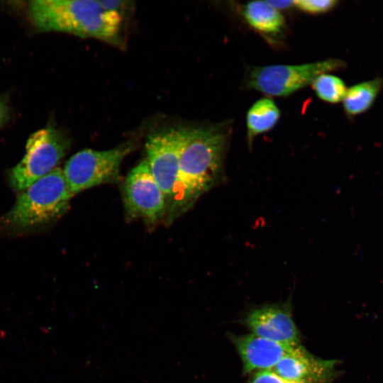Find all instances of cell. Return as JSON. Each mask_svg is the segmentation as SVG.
Here are the masks:
<instances>
[{"label": "cell", "mask_w": 383, "mask_h": 383, "mask_svg": "<svg viewBox=\"0 0 383 383\" xmlns=\"http://www.w3.org/2000/svg\"><path fill=\"white\" fill-rule=\"evenodd\" d=\"M342 62L328 59L301 65H272L252 67L245 77V86L269 96L283 97L312 84L320 74L340 68Z\"/></svg>", "instance_id": "5b68a950"}, {"label": "cell", "mask_w": 383, "mask_h": 383, "mask_svg": "<svg viewBox=\"0 0 383 383\" xmlns=\"http://www.w3.org/2000/svg\"><path fill=\"white\" fill-rule=\"evenodd\" d=\"M280 118L277 105L270 98L256 101L246 114L247 138L249 144L255 136L272 130Z\"/></svg>", "instance_id": "4fadbf2b"}, {"label": "cell", "mask_w": 383, "mask_h": 383, "mask_svg": "<svg viewBox=\"0 0 383 383\" xmlns=\"http://www.w3.org/2000/svg\"><path fill=\"white\" fill-rule=\"evenodd\" d=\"M8 116V107L6 102L0 98V126L4 124Z\"/></svg>", "instance_id": "ffe728a7"}, {"label": "cell", "mask_w": 383, "mask_h": 383, "mask_svg": "<svg viewBox=\"0 0 383 383\" xmlns=\"http://www.w3.org/2000/svg\"><path fill=\"white\" fill-rule=\"evenodd\" d=\"M131 148V143H126L106 150L84 149L72 155L62 170L71 194L74 196L96 186L115 182Z\"/></svg>", "instance_id": "8992f818"}, {"label": "cell", "mask_w": 383, "mask_h": 383, "mask_svg": "<svg viewBox=\"0 0 383 383\" xmlns=\"http://www.w3.org/2000/svg\"><path fill=\"white\" fill-rule=\"evenodd\" d=\"M380 87L381 81L373 79L347 89L343 100L345 112L351 116L365 112L374 101Z\"/></svg>", "instance_id": "5bb4252c"}, {"label": "cell", "mask_w": 383, "mask_h": 383, "mask_svg": "<svg viewBox=\"0 0 383 383\" xmlns=\"http://www.w3.org/2000/svg\"><path fill=\"white\" fill-rule=\"evenodd\" d=\"M123 201L127 214L153 224L167 216L166 197L157 183L146 160L127 175L123 184Z\"/></svg>", "instance_id": "52a82bcc"}, {"label": "cell", "mask_w": 383, "mask_h": 383, "mask_svg": "<svg viewBox=\"0 0 383 383\" xmlns=\"http://www.w3.org/2000/svg\"><path fill=\"white\" fill-rule=\"evenodd\" d=\"M72 196L62 170L56 167L18 194L13 207L0 217V229L24 233L44 228L63 216Z\"/></svg>", "instance_id": "3957f363"}, {"label": "cell", "mask_w": 383, "mask_h": 383, "mask_svg": "<svg viewBox=\"0 0 383 383\" xmlns=\"http://www.w3.org/2000/svg\"><path fill=\"white\" fill-rule=\"evenodd\" d=\"M183 128L153 133L145 143L150 170L168 205L176 187L183 142Z\"/></svg>", "instance_id": "ba28073f"}, {"label": "cell", "mask_w": 383, "mask_h": 383, "mask_svg": "<svg viewBox=\"0 0 383 383\" xmlns=\"http://www.w3.org/2000/svg\"><path fill=\"white\" fill-rule=\"evenodd\" d=\"M69 147L68 138L53 127L33 133L23 159L9 173L10 187L18 192L28 188L55 169Z\"/></svg>", "instance_id": "277c9868"}, {"label": "cell", "mask_w": 383, "mask_h": 383, "mask_svg": "<svg viewBox=\"0 0 383 383\" xmlns=\"http://www.w3.org/2000/svg\"><path fill=\"white\" fill-rule=\"evenodd\" d=\"M101 7L109 11L116 12L121 15V11L125 8L126 1H98Z\"/></svg>", "instance_id": "ac0fdd59"}, {"label": "cell", "mask_w": 383, "mask_h": 383, "mask_svg": "<svg viewBox=\"0 0 383 383\" xmlns=\"http://www.w3.org/2000/svg\"><path fill=\"white\" fill-rule=\"evenodd\" d=\"M336 1L333 0H299L294 1V6L299 10L312 14L327 12L335 6Z\"/></svg>", "instance_id": "2e32d148"}, {"label": "cell", "mask_w": 383, "mask_h": 383, "mask_svg": "<svg viewBox=\"0 0 383 383\" xmlns=\"http://www.w3.org/2000/svg\"><path fill=\"white\" fill-rule=\"evenodd\" d=\"M276 9H284L294 6V1H267Z\"/></svg>", "instance_id": "d6986e66"}, {"label": "cell", "mask_w": 383, "mask_h": 383, "mask_svg": "<svg viewBox=\"0 0 383 383\" xmlns=\"http://www.w3.org/2000/svg\"><path fill=\"white\" fill-rule=\"evenodd\" d=\"M28 13L40 30L113 43L118 40L122 21L120 13L106 11L98 1L92 0L32 1L28 4Z\"/></svg>", "instance_id": "7a4b0ae2"}, {"label": "cell", "mask_w": 383, "mask_h": 383, "mask_svg": "<svg viewBox=\"0 0 383 383\" xmlns=\"http://www.w3.org/2000/svg\"><path fill=\"white\" fill-rule=\"evenodd\" d=\"M311 85L320 99L333 104L343 101L347 91L345 84L340 78L328 73L318 75Z\"/></svg>", "instance_id": "9a60e30c"}, {"label": "cell", "mask_w": 383, "mask_h": 383, "mask_svg": "<svg viewBox=\"0 0 383 383\" xmlns=\"http://www.w3.org/2000/svg\"><path fill=\"white\" fill-rule=\"evenodd\" d=\"M242 12L248 25L261 34L277 35L285 28L283 15L267 1L248 2L243 6Z\"/></svg>", "instance_id": "7c38bea8"}, {"label": "cell", "mask_w": 383, "mask_h": 383, "mask_svg": "<svg viewBox=\"0 0 383 383\" xmlns=\"http://www.w3.org/2000/svg\"><path fill=\"white\" fill-rule=\"evenodd\" d=\"M244 323L260 337L294 346L300 345V334L288 302L256 308L247 314Z\"/></svg>", "instance_id": "9c48e42d"}, {"label": "cell", "mask_w": 383, "mask_h": 383, "mask_svg": "<svg viewBox=\"0 0 383 383\" xmlns=\"http://www.w3.org/2000/svg\"><path fill=\"white\" fill-rule=\"evenodd\" d=\"M248 383H296L288 381L272 370L258 371L253 374Z\"/></svg>", "instance_id": "e0dca14e"}, {"label": "cell", "mask_w": 383, "mask_h": 383, "mask_svg": "<svg viewBox=\"0 0 383 383\" xmlns=\"http://www.w3.org/2000/svg\"><path fill=\"white\" fill-rule=\"evenodd\" d=\"M231 131L232 124L228 121L183 128L179 169L167 208V223L189 210L218 182Z\"/></svg>", "instance_id": "6da1fadb"}, {"label": "cell", "mask_w": 383, "mask_h": 383, "mask_svg": "<svg viewBox=\"0 0 383 383\" xmlns=\"http://www.w3.org/2000/svg\"><path fill=\"white\" fill-rule=\"evenodd\" d=\"M336 360L316 357L300 345L272 370L296 383H331L336 375Z\"/></svg>", "instance_id": "30bf717a"}, {"label": "cell", "mask_w": 383, "mask_h": 383, "mask_svg": "<svg viewBox=\"0 0 383 383\" xmlns=\"http://www.w3.org/2000/svg\"><path fill=\"white\" fill-rule=\"evenodd\" d=\"M245 372L270 370L297 346L271 340L255 334L233 335Z\"/></svg>", "instance_id": "8fae6325"}]
</instances>
